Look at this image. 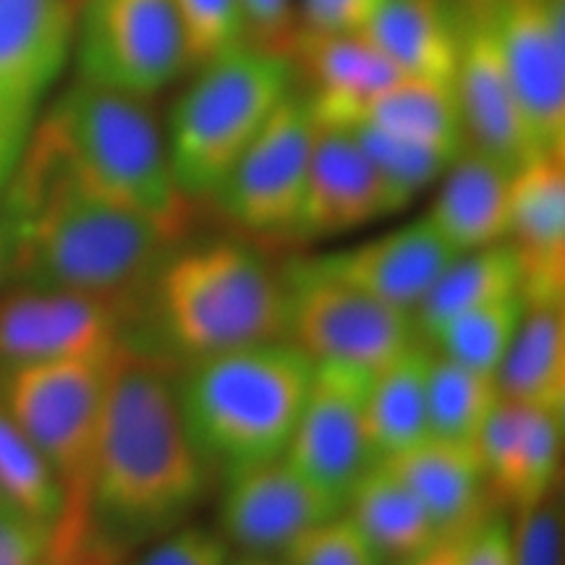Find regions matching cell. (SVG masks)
<instances>
[{"instance_id": "44dd1931", "label": "cell", "mask_w": 565, "mask_h": 565, "mask_svg": "<svg viewBox=\"0 0 565 565\" xmlns=\"http://www.w3.org/2000/svg\"><path fill=\"white\" fill-rule=\"evenodd\" d=\"M296 76L312 103L317 121L324 126H349L362 116L374 95L401 79V71L362 34H309L294 32L288 42Z\"/></svg>"}, {"instance_id": "7c38bea8", "label": "cell", "mask_w": 565, "mask_h": 565, "mask_svg": "<svg viewBox=\"0 0 565 565\" xmlns=\"http://www.w3.org/2000/svg\"><path fill=\"white\" fill-rule=\"evenodd\" d=\"M372 372L349 364H315L286 458L324 492L349 503L353 487L377 461L366 393Z\"/></svg>"}, {"instance_id": "ba28073f", "label": "cell", "mask_w": 565, "mask_h": 565, "mask_svg": "<svg viewBox=\"0 0 565 565\" xmlns=\"http://www.w3.org/2000/svg\"><path fill=\"white\" fill-rule=\"evenodd\" d=\"M76 79L152 100L189 66L173 0H82L74 9Z\"/></svg>"}, {"instance_id": "8992f818", "label": "cell", "mask_w": 565, "mask_h": 565, "mask_svg": "<svg viewBox=\"0 0 565 565\" xmlns=\"http://www.w3.org/2000/svg\"><path fill=\"white\" fill-rule=\"evenodd\" d=\"M296 84L291 55L252 40L194 66L162 129L173 179L189 202L215 192Z\"/></svg>"}, {"instance_id": "836d02e7", "label": "cell", "mask_w": 565, "mask_h": 565, "mask_svg": "<svg viewBox=\"0 0 565 565\" xmlns=\"http://www.w3.org/2000/svg\"><path fill=\"white\" fill-rule=\"evenodd\" d=\"M173 3L186 34L192 68L252 40L242 0H173Z\"/></svg>"}, {"instance_id": "7bdbcfd3", "label": "cell", "mask_w": 565, "mask_h": 565, "mask_svg": "<svg viewBox=\"0 0 565 565\" xmlns=\"http://www.w3.org/2000/svg\"><path fill=\"white\" fill-rule=\"evenodd\" d=\"M231 565H288L282 555H254V553H238L233 555Z\"/></svg>"}, {"instance_id": "f35d334b", "label": "cell", "mask_w": 565, "mask_h": 565, "mask_svg": "<svg viewBox=\"0 0 565 565\" xmlns=\"http://www.w3.org/2000/svg\"><path fill=\"white\" fill-rule=\"evenodd\" d=\"M53 526L0 505V565H40L51 550Z\"/></svg>"}, {"instance_id": "7402d4cb", "label": "cell", "mask_w": 565, "mask_h": 565, "mask_svg": "<svg viewBox=\"0 0 565 565\" xmlns=\"http://www.w3.org/2000/svg\"><path fill=\"white\" fill-rule=\"evenodd\" d=\"M385 463L419 498L440 536L469 534L490 515L492 494L477 445L427 437Z\"/></svg>"}, {"instance_id": "e0dca14e", "label": "cell", "mask_w": 565, "mask_h": 565, "mask_svg": "<svg viewBox=\"0 0 565 565\" xmlns=\"http://www.w3.org/2000/svg\"><path fill=\"white\" fill-rule=\"evenodd\" d=\"M387 215H395L391 194L349 126L320 124L288 238L322 242Z\"/></svg>"}, {"instance_id": "9c48e42d", "label": "cell", "mask_w": 565, "mask_h": 565, "mask_svg": "<svg viewBox=\"0 0 565 565\" xmlns=\"http://www.w3.org/2000/svg\"><path fill=\"white\" fill-rule=\"evenodd\" d=\"M68 0H0V194L71 61Z\"/></svg>"}, {"instance_id": "8d00e7d4", "label": "cell", "mask_w": 565, "mask_h": 565, "mask_svg": "<svg viewBox=\"0 0 565 565\" xmlns=\"http://www.w3.org/2000/svg\"><path fill=\"white\" fill-rule=\"evenodd\" d=\"M233 550L217 532L181 524L152 540L150 550L134 565H231Z\"/></svg>"}, {"instance_id": "8fae6325", "label": "cell", "mask_w": 565, "mask_h": 565, "mask_svg": "<svg viewBox=\"0 0 565 565\" xmlns=\"http://www.w3.org/2000/svg\"><path fill=\"white\" fill-rule=\"evenodd\" d=\"M291 291L288 341L315 364H349L374 372L419 341L414 315L374 299L307 263L286 270Z\"/></svg>"}, {"instance_id": "484cf974", "label": "cell", "mask_w": 565, "mask_h": 565, "mask_svg": "<svg viewBox=\"0 0 565 565\" xmlns=\"http://www.w3.org/2000/svg\"><path fill=\"white\" fill-rule=\"evenodd\" d=\"M433 351L414 341L372 372L366 393L370 437L377 461L406 454L429 437L427 383Z\"/></svg>"}, {"instance_id": "4316f807", "label": "cell", "mask_w": 565, "mask_h": 565, "mask_svg": "<svg viewBox=\"0 0 565 565\" xmlns=\"http://www.w3.org/2000/svg\"><path fill=\"white\" fill-rule=\"evenodd\" d=\"M345 513L362 529L385 565L422 553L443 540L419 498L385 461L374 463L353 487Z\"/></svg>"}, {"instance_id": "1f68e13d", "label": "cell", "mask_w": 565, "mask_h": 565, "mask_svg": "<svg viewBox=\"0 0 565 565\" xmlns=\"http://www.w3.org/2000/svg\"><path fill=\"white\" fill-rule=\"evenodd\" d=\"M0 505L53 526L61 521L63 494L19 422L0 401Z\"/></svg>"}, {"instance_id": "7a4b0ae2", "label": "cell", "mask_w": 565, "mask_h": 565, "mask_svg": "<svg viewBox=\"0 0 565 565\" xmlns=\"http://www.w3.org/2000/svg\"><path fill=\"white\" fill-rule=\"evenodd\" d=\"M215 482L183 422L175 374L126 341L110 366L87 529L105 555L186 524Z\"/></svg>"}, {"instance_id": "60d3db41", "label": "cell", "mask_w": 565, "mask_h": 565, "mask_svg": "<svg viewBox=\"0 0 565 565\" xmlns=\"http://www.w3.org/2000/svg\"><path fill=\"white\" fill-rule=\"evenodd\" d=\"M463 565H511V521L503 513H490L471 529Z\"/></svg>"}, {"instance_id": "f546056e", "label": "cell", "mask_w": 565, "mask_h": 565, "mask_svg": "<svg viewBox=\"0 0 565 565\" xmlns=\"http://www.w3.org/2000/svg\"><path fill=\"white\" fill-rule=\"evenodd\" d=\"M498 401L500 387L492 374L469 370L433 353L427 383L429 437L477 445Z\"/></svg>"}, {"instance_id": "74e56055", "label": "cell", "mask_w": 565, "mask_h": 565, "mask_svg": "<svg viewBox=\"0 0 565 565\" xmlns=\"http://www.w3.org/2000/svg\"><path fill=\"white\" fill-rule=\"evenodd\" d=\"M383 0H296V30L309 34H356Z\"/></svg>"}, {"instance_id": "f6af8a7d", "label": "cell", "mask_w": 565, "mask_h": 565, "mask_svg": "<svg viewBox=\"0 0 565 565\" xmlns=\"http://www.w3.org/2000/svg\"><path fill=\"white\" fill-rule=\"evenodd\" d=\"M68 3H71V9H76V6H79L82 0H68Z\"/></svg>"}, {"instance_id": "4dcf8cb0", "label": "cell", "mask_w": 565, "mask_h": 565, "mask_svg": "<svg viewBox=\"0 0 565 565\" xmlns=\"http://www.w3.org/2000/svg\"><path fill=\"white\" fill-rule=\"evenodd\" d=\"M524 309V294L505 296V299L482 303V307L466 309V312L450 317L424 338L435 345L440 356L494 377L508 349H511Z\"/></svg>"}, {"instance_id": "cb8c5ba5", "label": "cell", "mask_w": 565, "mask_h": 565, "mask_svg": "<svg viewBox=\"0 0 565 565\" xmlns=\"http://www.w3.org/2000/svg\"><path fill=\"white\" fill-rule=\"evenodd\" d=\"M356 34L404 76L454 82L461 0H383Z\"/></svg>"}, {"instance_id": "52a82bcc", "label": "cell", "mask_w": 565, "mask_h": 565, "mask_svg": "<svg viewBox=\"0 0 565 565\" xmlns=\"http://www.w3.org/2000/svg\"><path fill=\"white\" fill-rule=\"evenodd\" d=\"M116 353L63 359L0 374V401L61 487L63 513L51 540L55 555L95 547L89 542L87 503Z\"/></svg>"}, {"instance_id": "5b68a950", "label": "cell", "mask_w": 565, "mask_h": 565, "mask_svg": "<svg viewBox=\"0 0 565 565\" xmlns=\"http://www.w3.org/2000/svg\"><path fill=\"white\" fill-rule=\"evenodd\" d=\"M32 139L92 192L183 236L189 200L173 179L150 100L76 79L53 95Z\"/></svg>"}, {"instance_id": "ac0fdd59", "label": "cell", "mask_w": 565, "mask_h": 565, "mask_svg": "<svg viewBox=\"0 0 565 565\" xmlns=\"http://www.w3.org/2000/svg\"><path fill=\"white\" fill-rule=\"evenodd\" d=\"M456 249L427 217L353 244L349 249L303 259L312 270L343 280L374 299L414 315Z\"/></svg>"}, {"instance_id": "83f0119b", "label": "cell", "mask_w": 565, "mask_h": 565, "mask_svg": "<svg viewBox=\"0 0 565 565\" xmlns=\"http://www.w3.org/2000/svg\"><path fill=\"white\" fill-rule=\"evenodd\" d=\"M521 288H524V270H521L519 254L508 242L461 252L450 259L419 307L414 309L416 330L419 335H427L450 317L521 294Z\"/></svg>"}, {"instance_id": "d4e9b609", "label": "cell", "mask_w": 565, "mask_h": 565, "mask_svg": "<svg viewBox=\"0 0 565 565\" xmlns=\"http://www.w3.org/2000/svg\"><path fill=\"white\" fill-rule=\"evenodd\" d=\"M494 380L513 404L565 414V303H526Z\"/></svg>"}, {"instance_id": "ab89813d", "label": "cell", "mask_w": 565, "mask_h": 565, "mask_svg": "<svg viewBox=\"0 0 565 565\" xmlns=\"http://www.w3.org/2000/svg\"><path fill=\"white\" fill-rule=\"evenodd\" d=\"M252 42L288 53L296 32V0H242Z\"/></svg>"}, {"instance_id": "30bf717a", "label": "cell", "mask_w": 565, "mask_h": 565, "mask_svg": "<svg viewBox=\"0 0 565 565\" xmlns=\"http://www.w3.org/2000/svg\"><path fill=\"white\" fill-rule=\"evenodd\" d=\"M317 129L320 121L309 95L296 87L207 200L238 231L288 238L301 204Z\"/></svg>"}, {"instance_id": "3957f363", "label": "cell", "mask_w": 565, "mask_h": 565, "mask_svg": "<svg viewBox=\"0 0 565 565\" xmlns=\"http://www.w3.org/2000/svg\"><path fill=\"white\" fill-rule=\"evenodd\" d=\"M312 372L299 345L278 341L194 359L175 374L183 422L212 477L286 456Z\"/></svg>"}, {"instance_id": "ffe728a7", "label": "cell", "mask_w": 565, "mask_h": 565, "mask_svg": "<svg viewBox=\"0 0 565 565\" xmlns=\"http://www.w3.org/2000/svg\"><path fill=\"white\" fill-rule=\"evenodd\" d=\"M505 242L524 270V301L565 303L563 154H540L513 173Z\"/></svg>"}, {"instance_id": "9a60e30c", "label": "cell", "mask_w": 565, "mask_h": 565, "mask_svg": "<svg viewBox=\"0 0 565 565\" xmlns=\"http://www.w3.org/2000/svg\"><path fill=\"white\" fill-rule=\"evenodd\" d=\"M223 484L217 534L236 553L282 555L309 529L345 511L286 456L238 471Z\"/></svg>"}, {"instance_id": "d6986e66", "label": "cell", "mask_w": 565, "mask_h": 565, "mask_svg": "<svg viewBox=\"0 0 565 565\" xmlns=\"http://www.w3.org/2000/svg\"><path fill=\"white\" fill-rule=\"evenodd\" d=\"M494 503L521 511L555 492L563 456V414L500 395L477 440Z\"/></svg>"}, {"instance_id": "ee69618b", "label": "cell", "mask_w": 565, "mask_h": 565, "mask_svg": "<svg viewBox=\"0 0 565 565\" xmlns=\"http://www.w3.org/2000/svg\"><path fill=\"white\" fill-rule=\"evenodd\" d=\"M6 280H9V249H6V233L0 225V291H3Z\"/></svg>"}, {"instance_id": "5bb4252c", "label": "cell", "mask_w": 565, "mask_h": 565, "mask_svg": "<svg viewBox=\"0 0 565 565\" xmlns=\"http://www.w3.org/2000/svg\"><path fill=\"white\" fill-rule=\"evenodd\" d=\"M121 309L63 291H0V374L63 359L108 356L129 341Z\"/></svg>"}, {"instance_id": "d590c367", "label": "cell", "mask_w": 565, "mask_h": 565, "mask_svg": "<svg viewBox=\"0 0 565 565\" xmlns=\"http://www.w3.org/2000/svg\"><path fill=\"white\" fill-rule=\"evenodd\" d=\"M511 565H563L565 524L557 490L540 503L513 511Z\"/></svg>"}, {"instance_id": "277c9868", "label": "cell", "mask_w": 565, "mask_h": 565, "mask_svg": "<svg viewBox=\"0 0 565 565\" xmlns=\"http://www.w3.org/2000/svg\"><path fill=\"white\" fill-rule=\"evenodd\" d=\"M145 307L162 341L189 362L288 341L291 291L254 246L204 242L162 259Z\"/></svg>"}, {"instance_id": "6da1fadb", "label": "cell", "mask_w": 565, "mask_h": 565, "mask_svg": "<svg viewBox=\"0 0 565 565\" xmlns=\"http://www.w3.org/2000/svg\"><path fill=\"white\" fill-rule=\"evenodd\" d=\"M11 286L84 296L129 317L179 233L92 192L51 150L30 141L0 194Z\"/></svg>"}, {"instance_id": "e575fe53", "label": "cell", "mask_w": 565, "mask_h": 565, "mask_svg": "<svg viewBox=\"0 0 565 565\" xmlns=\"http://www.w3.org/2000/svg\"><path fill=\"white\" fill-rule=\"evenodd\" d=\"M288 565H385L349 513L309 529L282 553Z\"/></svg>"}, {"instance_id": "b9f144b4", "label": "cell", "mask_w": 565, "mask_h": 565, "mask_svg": "<svg viewBox=\"0 0 565 565\" xmlns=\"http://www.w3.org/2000/svg\"><path fill=\"white\" fill-rule=\"evenodd\" d=\"M469 534L443 536V540H437L435 545L422 550V553L408 555L404 561H395L387 565H463L466 540H469Z\"/></svg>"}, {"instance_id": "603a6c76", "label": "cell", "mask_w": 565, "mask_h": 565, "mask_svg": "<svg viewBox=\"0 0 565 565\" xmlns=\"http://www.w3.org/2000/svg\"><path fill=\"white\" fill-rule=\"evenodd\" d=\"M440 181L433 207L424 217L445 242L458 254L505 242L513 171L463 147Z\"/></svg>"}, {"instance_id": "2e32d148", "label": "cell", "mask_w": 565, "mask_h": 565, "mask_svg": "<svg viewBox=\"0 0 565 565\" xmlns=\"http://www.w3.org/2000/svg\"><path fill=\"white\" fill-rule=\"evenodd\" d=\"M454 89L466 147L513 173L529 160L540 158L542 152L534 145L500 58L487 0H461V42Z\"/></svg>"}, {"instance_id": "4fadbf2b", "label": "cell", "mask_w": 565, "mask_h": 565, "mask_svg": "<svg viewBox=\"0 0 565 565\" xmlns=\"http://www.w3.org/2000/svg\"><path fill=\"white\" fill-rule=\"evenodd\" d=\"M500 58L542 154L565 150V0H487Z\"/></svg>"}, {"instance_id": "d6a6232c", "label": "cell", "mask_w": 565, "mask_h": 565, "mask_svg": "<svg viewBox=\"0 0 565 565\" xmlns=\"http://www.w3.org/2000/svg\"><path fill=\"white\" fill-rule=\"evenodd\" d=\"M349 129L356 137L366 158H370L374 171L383 179L395 212L408 207L424 189L440 181L445 168L454 160L440 150H435V147L380 129L374 124L353 121L349 124Z\"/></svg>"}, {"instance_id": "f1b7e54d", "label": "cell", "mask_w": 565, "mask_h": 565, "mask_svg": "<svg viewBox=\"0 0 565 565\" xmlns=\"http://www.w3.org/2000/svg\"><path fill=\"white\" fill-rule=\"evenodd\" d=\"M356 121H366L401 137L435 147L456 158L466 147L454 82L401 76L364 105Z\"/></svg>"}]
</instances>
